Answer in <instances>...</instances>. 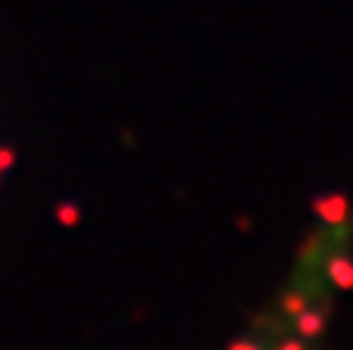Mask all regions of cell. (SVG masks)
<instances>
[{"instance_id": "obj_4", "label": "cell", "mask_w": 353, "mask_h": 350, "mask_svg": "<svg viewBox=\"0 0 353 350\" xmlns=\"http://www.w3.org/2000/svg\"><path fill=\"white\" fill-rule=\"evenodd\" d=\"M285 310H288V313H294V316H298L301 313V310H304V298H288V301H285Z\"/></svg>"}, {"instance_id": "obj_2", "label": "cell", "mask_w": 353, "mask_h": 350, "mask_svg": "<svg viewBox=\"0 0 353 350\" xmlns=\"http://www.w3.org/2000/svg\"><path fill=\"white\" fill-rule=\"evenodd\" d=\"M329 276L338 289H353V264L347 258H335L329 264Z\"/></svg>"}, {"instance_id": "obj_5", "label": "cell", "mask_w": 353, "mask_h": 350, "mask_svg": "<svg viewBox=\"0 0 353 350\" xmlns=\"http://www.w3.org/2000/svg\"><path fill=\"white\" fill-rule=\"evenodd\" d=\"M230 350H261L257 344H248V341H236V344H232Z\"/></svg>"}, {"instance_id": "obj_6", "label": "cell", "mask_w": 353, "mask_h": 350, "mask_svg": "<svg viewBox=\"0 0 353 350\" xmlns=\"http://www.w3.org/2000/svg\"><path fill=\"white\" fill-rule=\"evenodd\" d=\"M282 350H304V347H301V344H285Z\"/></svg>"}, {"instance_id": "obj_1", "label": "cell", "mask_w": 353, "mask_h": 350, "mask_svg": "<svg viewBox=\"0 0 353 350\" xmlns=\"http://www.w3.org/2000/svg\"><path fill=\"white\" fill-rule=\"evenodd\" d=\"M316 214L323 217L325 223H344L347 220V198L344 196H325V198H316Z\"/></svg>"}, {"instance_id": "obj_3", "label": "cell", "mask_w": 353, "mask_h": 350, "mask_svg": "<svg viewBox=\"0 0 353 350\" xmlns=\"http://www.w3.org/2000/svg\"><path fill=\"white\" fill-rule=\"evenodd\" d=\"M298 329L304 335H316L319 329H323V316H316V313H307V310H301L298 313Z\"/></svg>"}]
</instances>
